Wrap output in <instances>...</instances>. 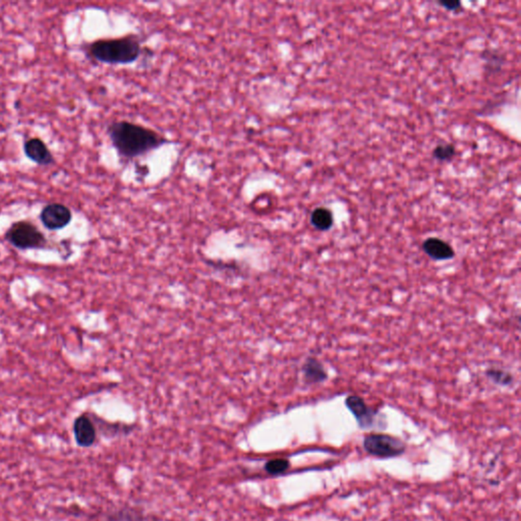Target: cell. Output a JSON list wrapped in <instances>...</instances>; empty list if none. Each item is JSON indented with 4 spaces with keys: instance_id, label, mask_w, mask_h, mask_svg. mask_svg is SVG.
<instances>
[{
    "instance_id": "obj_3",
    "label": "cell",
    "mask_w": 521,
    "mask_h": 521,
    "mask_svg": "<svg viewBox=\"0 0 521 521\" xmlns=\"http://www.w3.org/2000/svg\"><path fill=\"white\" fill-rule=\"evenodd\" d=\"M5 239L10 245L20 250L41 249L47 243L44 234L27 221L12 224L6 232Z\"/></svg>"
},
{
    "instance_id": "obj_7",
    "label": "cell",
    "mask_w": 521,
    "mask_h": 521,
    "mask_svg": "<svg viewBox=\"0 0 521 521\" xmlns=\"http://www.w3.org/2000/svg\"><path fill=\"white\" fill-rule=\"evenodd\" d=\"M74 435L80 447L88 448L96 441V430L88 417L80 416L74 423Z\"/></svg>"
},
{
    "instance_id": "obj_2",
    "label": "cell",
    "mask_w": 521,
    "mask_h": 521,
    "mask_svg": "<svg viewBox=\"0 0 521 521\" xmlns=\"http://www.w3.org/2000/svg\"><path fill=\"white\" fill-rule=\"evenodd\" d=\"M89 52L96 60L108 65H128L141 55V45L133 38L98 40L89 46Z\"/></svg>"
},
{
    "instance_id": "obj_6",
    "label": "cell",
    "mask_w": 521,
    "mask_h": 521,
    "mask_svg": "<svg viewBox=\"0 0 521 521\" xmlns=\"http://www.w3.org/2000/svg\"><path fill=\"white\" fill-rule=\"evenodd\" d=\"M24 152L36 164L48 166L55 162L52 152L39 137L27 140L24 145Z\"/></svg>"
},
{
    "instance_id": "obj_4",
    "label": "cell",
    "mask_w": 521,
    "mask_h": 521,
    "mask_svg": "<svg viewBox=\"0 0 521 521\" xmlns=\"http://www.w3.org/2000/svg\"><path fill=\"white\" fill-rule=\"evenodd\" d=\"M364 447L368 454L382 458L399 456L406 451L401 440L384 434H370L364 440Z\"/></svg>"
},
{
    "instance_id": "obj_9",
    "label": "cell",
    "mask_w": 521,
    "mask_h": 521,
    "mask_svg": "<svg viewBox=\"0 0 521 521\" xmlns=\"http://www.w3.org/2000/svg\"><path fill=\"white\" fill-rule=\"evenodd\" d=\"M348 410L357 417L361 427H370L374 423L375 412L366 406V402L359 396L351 395L345 401Z\"/></svg>"
},
{
    "instance_id": "obj_12",
    "label": "cell",
    "mask_w": 521,
    "mask_h": 521,
    "mask_svg": "<svg viewBox=\"0 0 521 521\" xmlns=\"http://www.w3.org/2000/svg\"><path fill=\"white\" fill-rule=\"evenodd\" d=\"M290 463L287 458H275L272 461H269L268 463L265 465V470L267 474H272V476H278V474H283L289 469Z\"/></svg>"
},
{
    "instance_id": "obj_5",
    "label": "cell",
    "mask_w": 521,
    "mask_h": 521,
    "mask_svg": "<svg viewBox=\"0 0 521 521\" xmlns=\"http://www.w3.org/2000/svg\"><path fill=\"white\" fill-rule=\"evenodd\" d=\"M71 210L58 203H52L44 207L40 214L42 223L49 230H63L71 221Z\"/></svg>"
},
{
    "instance_id": "obj_8",
    "label": "cell",
    "mask_w": 521,
    "mask_h": 521,
    "mask_svg": "<svg viewBox=\"0 0 521 521\" xmlns=\"http://www.w3.org/2000/svg\"><path fill=\"white\" fill-rule=\"evenodd\" d=\"M423 250L430 258L436 260L452 259L455 256L454 250L450 245L437 237H430L423 243Z\"/></svg>"
},
{
    "instance_id": "obj_14",
    "label": "cell",
    "mask_w": 521,
    "mask_h": 521,
    "mask_svg": "<svg viewBox=\"0 0 521 521\" xmlns=\"http://www.w3.org/2000/svg\"><path fill=\"white\" fill-rule=\"evenodd\" d=\"M487 376H488L493 382L496 383V384L502 385V386L511 384L512 380H513V378H512V376L509 373L505 372V370H496V368L488 370V372H487Z\"/></svg>"
},
{
    "instance_id": "obj_13",
    "label": "cell",
    "mask_w": 521,
    "mask_h": 521,
    "mask_svg": "<svg viewBox=\"0 0 521 521\" xmlns=\"http://www.w3.org/2000/svg\"><path fill=\"white\" fill-rule=\"evenodd\" d=\"M455 154H456V149L452 144H440L433 151L434 158L442 162L454 158Z\"/></svg>"
},
{
    "instance_id": "obj_1",
    "label": "cell",
    "mask_w": 521,
    "mask_h": 521,
    "mask_svg": "<svg viewBox=\"0 0 521 521\" xmlns=\"http://www.w3.org/2000/svg\"><path fill=\"white\" fill-rule=\"evenodd\" d=\"M112 145L120 156L133 159L166 143L155 131L129 122H116L108 129Z\"/></svg>"
},
{
    "instance_id": "obj_15",
    "label": "cell",
    "mask_w": 521,
    "mask_h": 521,
    "mask_svg": "<svg viewBox=\"0 0 521 521\" xmlns=\"http://www.w3.org/2000/svg\"><path fill=\"white\" fill-rule=\"evenodd\" d=\"M440 4L446 10H454V12L461 8V2L459 1H441Z\"/></svg>"
},
{
    "instance_id": "obj_10",
    "label": "cell",
    "mask_w": 521,
    "mask_h": 521,
    "mask_svg": "<svg viewBox=\"0 0 521 521\" xmlns=\"http://www.w3.org/2000/svg\"><path fill=\"white\" fill-rule=\"evenodd\" d=\"M304 378L310 384H317L323 382L327 378L325 368L317 359H310L304 366Z\"/></svg>"
},
{
    "instance_id": "obj_11",
    "label": "cell",
    "mask_w": 521,
    "mask_h": 521,
    "mask_svg": "<svg viewBox=\"0 0 521 521\" xmlns=\"http://www.w3.org/2000/svg\"><path fill=\"white\" fill-rule=\"evenodd\" d=\"M311 223L315 230L326 232L333 226V214L329 209L320 207L313 210L311 215Z\"/></svg>"
}]
</instances>
